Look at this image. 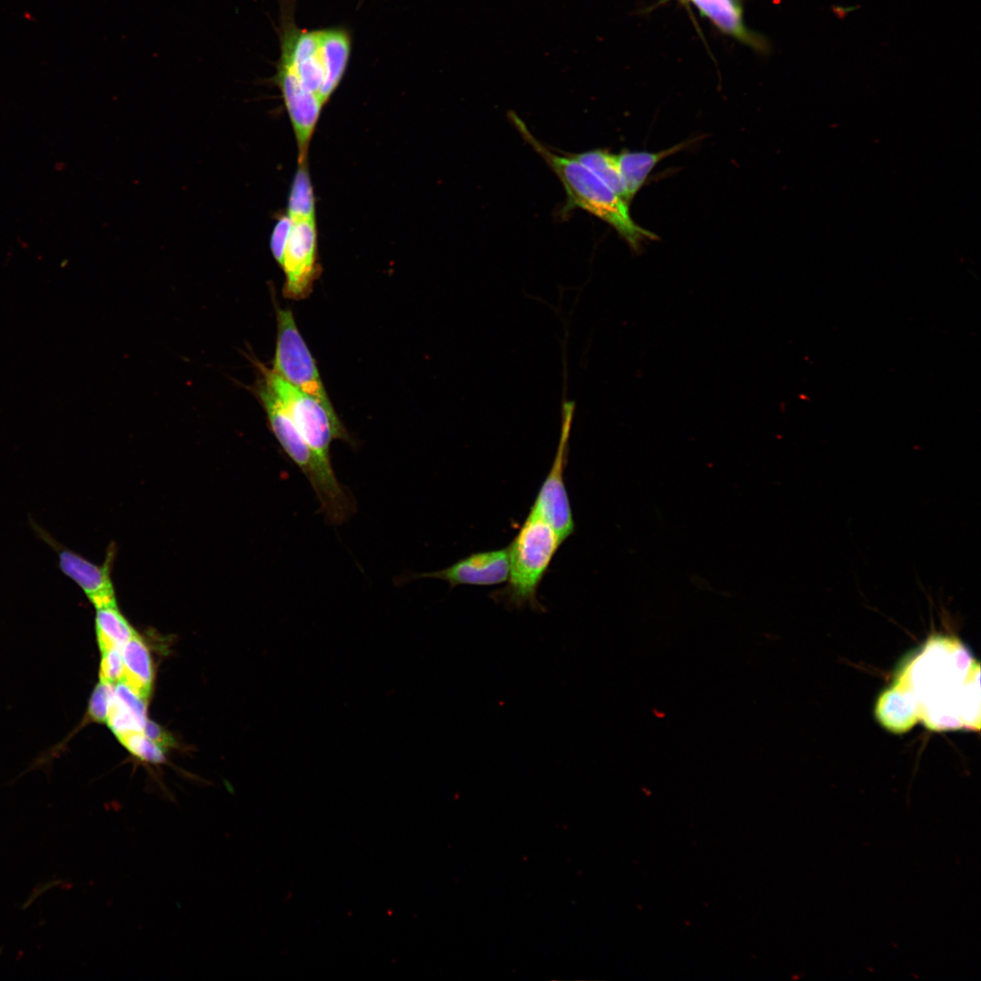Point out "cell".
<instances>
[{
    "mask_svg": "<svg viewBox=\"0 0 981 981\" xmlns=\"http://www.w3.org/2000/svg\"><path fill=\"white\" fill-rule=\"evenodd\" d=\"M278 1L280 56L275 66L290 72L324 104L346 72L352 53L351 32L343 26L299 28L293 17V0Z\"/></svg>",
    "mask_w": 981,
    "mask_h": 981,
    "instance_id": "obj_1",
    "label": "cell"
},
{
    "mask_svg": "<svg viewBox=\"0 0 981 981\" xmlns=\"http://www.w3.org/2000/svg\"><path fill=\"white\" fill-rule=\"evenodd\" d=\"M509 118L561 182L567 197L563 213L581 209L596 216L610 225L636 253L646 240L659 239L654 233L636 223L629 214V203L571 154L550 151L516 114L510 112Z\"/></svg>",
    "mask_w": 981,
    "mask_h": 981,
    "instance_id": "obj_2",
    "label": "cell"
},
{
    "mask_svg": "<svg viewBox=\"0 0 981 981\" xmlns=\"http://www.w3.org/2000/svg\"><path fill=\"white\" fill-rule=\"evenodd\" d=\"M562 540L540 516L530 510L516 536L508 546L510 571L507 585L491 593L508 609L529 606L544 611L538 599L540 585Z\"/></svg>",
    "mask_w": 981,
    "mask_h": 981,
    "instance_id": "obj_3",
    "label": "cell"
},
{
    "mask_svg": "<svg viewBox=\"0 0 981 981\" xmlns=\"http://www.w3.org/2000/svg\"><path fill=\"white\" fill-rule=\"evenodd\" d=\"M261 371L263 380L288 410L316 460L323 467L333 469L330 453L332 441L342 440L352 443L336 413L282 379L272 369L261 366Z\"/></svg>",
    "mask_w": 981,
    "mask_h": 981,
    "instance_id": "obj_4",
    "label": "cell"
},
{
    "mask_svg": "<svg viewBox=\"0 0 981 981\" xmlns=\"http://www.w3.org/2000/svg\"><path fill=\"white\" fill-rule=\"evenodd\" d=\"M277 340L272 370L282 379L335 412L318 372L313 357L289 309L277 310Z\"/></svg>",
    "mask_w": 981,
    "mask_h": 981,
    "instance_id": "obj_5",
    "label": "cell"
},
{
    "mask_svg": "<svg viewBox=\"0 0 981 981\" xmlns=\"http://www.w3.org/2000/svg\"><path fill=\"white\" fill-rule=\"evenodd\" d=\"M281 267L285 274L284 296L292 300L307 297L320 272L314 218L292 220Z\"/></svg>",
    "mask_w": 981,
    "mask_h": 981,
    "instance_id": "obj_6",
    "label": "cell"
},
{
    "mask_svg": "<svg viewBox=\"0 0 981 981\" xmlns=\"http://www.w3.org/2000/svg\"><path fill=\"white\" fill-rule=\"evenodd\" d=\"M35 529L39 536L56 551L59 568L63 573L82 589L95 609L117 606L111 577L114 555L112 547L103 565H97L59 544L37 525Z\"/></svg>",
    "mask_w": 981,
    "mask_h": 981,
    "instance_id": "obj_7",
    "label": "cell"
},
{
    "mask_svg": "<svg viewBox=\"0 0 981 981\" xmlns=\"http://www.w3.org/2000/svg\"><path fill=\"white\" fill-rule=\"evenodd\" d=\"M570 435L560 433L551 468L530 507L564 541L575 530L573 513L564 481Z\"/></svg>",
    "mask_w": 981,
    "mask_h": 981,
    "instance_id": "obj_8",
    "label": "cell"
},
{
    "mask_svg": "<svg viewBox=\"0 0 981 981\" xmlns=\"http://www.w3.org/2000/svg\"><path fill=\"white\" fill-rule=\"evenodd\" d=\"M510 571L508 547L470 554L451 566L412 579L430 578L444 580L453 589L461 585L493 586L505 582Z\"/></svg>",
    "mask_w": 981,
    "mask_h": 981,
    "instance_id": "obj_9",
    "label": "cell"
},
{
    "mask_svg": "<svg viewBox=\"0 0 981 981\" xmlns=\"http://www.w3.org/2000/svg\"><path fill=\"white\" fill-rule=\"evenodd\" d=\"M270 82L282 94L284 105L297 139L299 163L306 161L307 150L323 104L320 98L305 90L287 70L275 66Z\"/></svg>",
    "mask_w": 981,
    "mask_h": 981,
    "instance_id": "obj_10",
    "label": "cell"
},
{
    "mask_svg": "<svg viewBox=\"0 0 981 981\" xmlns=\"http://www.w3.org/2000/svg\"><path fill=\"white\" fill-rule=\"evenodd\" d=\"M693 141L682 142L659 152L623 151L617 154L618 164L626 186L629 203L645 183L653 168L664 158L683 150Z\"/></svg>",
    "mask_w": 981,
    "mask_h": 981,
    "instance_id": "obj_11",
    "label": "cell"
},
{
    "mask_svg": "<svg viewBox=\"0 0 981 981\" xmlns=\"http://www.w3.org/2000/svg\"><path fill=\"white\" fill-rule=\"evenodd\" d=\"M124 681L133 690L148 699L154 681L153 660L142 638L135 634L121 649Z\"/></svg>",
    "mask_w": 981,
    "mask_h": 981,
    "instance_id": "obj_12",
    "label": "cell"
},
{
    "mask_svg": "<svg viewBox=\"0 0 981 981\" xmlns=\"http://www.w3.org/2000/svg\"><path fill=\"white\" fill-rule=\"evenodd\" d=\"M95 630L101 652L110 649H121L137 634L117 606L96 609Z\"/></svg>",
    "mask_w": 981,
    "mask_h": 981,
    "instance_id": "obj_13",
    "label": "cell"
},
{
    "mask_svg": "<svg viewBox=\"0 0 981 981\" xmlns=\"http://www.w3.org/2000/svg\"><path fill=\"white\" fill-rule=\"evenodd\" d=\"M571 155L629 204L617 154L595 149Z\"/></svg>",
    "mask_w": 981,
    "mask_h": 981,
    "instance_id": "obj_14",
    "label": "cell"
},
{
    "mask_svg": "<svg viewBox=\"0 0 981 981\" xmlns=\"http://www.w3.org/2000/svg\"><path fill=\"white\" fill-rule=\"evenodd\" d=\"M691 1L719 29L740 39H748L740 6L736 0Z\"/></svg>",
    "mask_w": 981,
    "mask_h": 981,
    "instance_id": "obj_15",
    "label": "cell"
},
{
    "mask_svg": "<svg viewBox=\"0 0 981 981\" xmlns=\"http://www.w3.org/2000/svg\"><path fill=\"white\" fill-rule=\"evenodd\" d=\"M314 197L306 161L299 163L293 179L289 202L288 215L292 220L315 218Z\"/></svg>",
    "mask_w": 981,
    "mask_h": 981,
    "instance_id": "obj_16",
    "label": "cell"
},
{
    "mask_svg": "<svg viewBox=\"0 0 981 981\" xmlns=\"http://www.w3.org/2000/svg\"><path fill=\"white\" fill-rule=\"evenodd\" d=\"M106 722L119 740L131 733L143 731L145 724L115 698L114 692Z\"/></svg>",
    "mask_w": 981,
    "mask_h": 981,
    "instance_id": "obj_17",
    "label": "cell"
},
{
    "mask_svg": "<svg viewBox=\"0 0 981 981\" xmlns=\"http://www.w3.org/2000/svg\"><path fill=\"white\" fill-rule=\"evenodd\" d=\"M123 745L138 758L149 763L164 761V749L147 738L143 731L131 733L120 739Z\"/></svg>",
    "mask_w": 981,
    "mask_h": 981,
    "instance_id": "obj_18",
    "label": "cell"
},
{
    "mask_svg": "<svg viewBox=\"0 0 981 981\" xmlns=\"http://www.w3.org/2000/svg\"><path fill=\"white\" fill-rule=\"evenodd\" d=\"M114 685L101 680L94 688L88 706V716L96 722H106L114 698Z\"/></svg>",
    "mask_w": 981,
    "mask_h": 981,
    "instance_id": "obj_19",
    "label": "cell"
},
{
    "mask_svg": "<svg viewBox=\"0 0 981 981\" xmlns=\"http://www.w3.org/2000/svg\"><path fill=\"white\" fill-rule=\"evenodd\" d=\"M124 677V662L120 649L102 651L100 679L115 685Z\"/></svg>",
    "mask_w": 981,
    "mask_h": 981,
    "instance_id": "obj_20",
    "label": "cell"
},
{
    "mask_svg": "<svg viewBox=\"0 0 981 981\" xmlns=\"http://www.w3.org/2000/svg\"><path fill=\"white\" fill-rule=\"evenodd\" d=\"M114 696L125 707L132 710L141 720L146 722L147 699L133 690L124 681L114 685Z\"/></svg>",
    "mask_w": 981,
    "mask_h": 981,
    "instance_id": "obj_21",
    "label": "cell"
},
{
    "mask_svg": "<svg viewBox=\"0 0 981 981\" xmlns=\"http://www.w3.org/2000/svg\"><path fill=\"white\" fill-rule=\"evenodd\" d=\"M292 228V219L289 215H283L278 219L274 225L270 247L276 262L282 265L287 240Z\"/></svg>",
    "mask_w": 981,
    "mask_h": 981,
    "instance_id": "obj_22",
    "label": "cell"
},
{
    "mask_svg": "<svg viewBox=\"0 0 981 981\" xmlns=\"http://www.w3.org/2000/svg\"><path fill=\"white\" fill-rule=\"evenodd\" d=\"M144 734L158 744L164 750L167 748L173 747L174 740L171 735H169L161 726L154 722L146 720L144 729Z\"/></svg>",
    "mask_w": 981,
    "mask_h": 981,
    "instance_id": "obj_23",
    "label": "cell"
},
{
    "mask_svg": "<svg viewBox=\"0 0 981 981\" xmlns=\"http://www.w3.org/2000/svg\"><path fill=\"white\" fill-rule=\"evenodd\" d=\"M858 8H859V5H851V6L850 5L849 6H844V5H831V10H832L833 14L839 20H844L849 13H851V12H853V11L858 9Z\"/></svg>",
    "mask_w": 981,
    "mask_h": 981,
    "instance_id": "obj_24",
    "label": "cell"
}]
</instances>
